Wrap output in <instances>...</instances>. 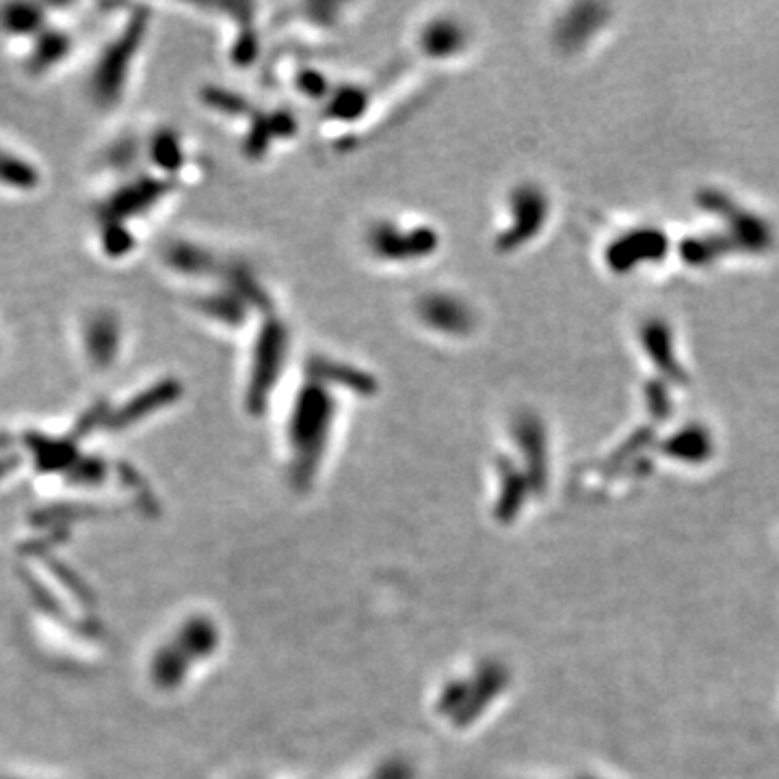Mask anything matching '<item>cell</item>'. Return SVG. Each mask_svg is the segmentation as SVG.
I'll return each mask as SVG.
<instances>
[{
	"label": "cell",
	"instance_id": "cell-1",
	"mask_svg": "<svg viewBox=\"0 0 779 779\" xmlns=\"http://www.w3.org/2000/svg\"><path fill=\"white\" fill-rule=\"evenodd\" d=\"M145 22V15H135L126 31L100 57L91 76V91L102 107H111L124 91L135 51L142 46Z\"/></svg>",
	"mask_w": 779,
	"mask_h": 779
},
{
	"label": "cell",
	"instance_id": "cell-2",
	"mask_svg": "<svg viewBox=\"0 0 779 779\" xmlns=\"http://www.w3.org/2000/svg\"><path fill=\"white\" fill-rule=\"evenodd\" d=\"M399 221H377L368 230V247L375 258L383 263H410L408 258H421L435 252L437 236L429 225L405 227Z\"/></svg>",
	"mask_w": 779,
	"mask_h": 779
},
{
	"label": "cell",
	"instance_id": "cell-3",
	"mask_svg": "<svg viewBox=\"0 0 779 779\" xmlns=\"http://www.w3.org/2000/svg\"><path fill=\"white\" fill-rule=\"evenodd\" d=\"M700 202L706 211L721 216L727 223V227H730L727 241L732 243L734 249L760 254L774 245L771 227L760 216L747 213L745 209H738L736 204H732V200H727L725 196H721L716 191H706L700 196Z\"/></svg>",
	"mask_w": 779,
	"mask_h": 779
},
{
	"label": "cell",
	"instance_id": "cell-4",
	"mask_svg": "<svg viewBox=\"0 0 779 779\" xmlns=\"http://www.w3.org/2000/svg\"><path fill=\"white\" fill-rule=\"evenodd\" d=\"M509 211H511V225L507 232L498 234L497 243L500 249L509 252L526 241H531L535 234L542 232L546 219H548V198L539 187L524 185L518 187L509 200Z\"/></svg>",
	"mask_w": 779,
	"mask_h": 779
},
{
	"label": "cell",
	"instance_id": "cell-5",
	"mask_svg": "<svg viewBox=\"0 0 779 779\" xmlns=\"http://www.w3.org/2000/svg\"><path fill=\"white\" fill-rule=\"evenodd\" d=\"M416 312L425 327L448 338H466L477 327L475 310L450 292H429L419 301Z\"/></svg>",
	"mask_w": 779,
	"mask_h": 779
},
{
	"label": "cell",
	"instance_id": "cell-6",
	"mask_svg": "<svg viewBox=\"0 0 779 779\" xmlns=\"http://www.w3.org/2000/svg\"><path fill=\"white\" fill-rule=\"evenodd\" d=\"M669 241L663 230L637 227L620 234L604 252V260L617 274H628L638 265L658 263L667 254Z\"/></svg>",
	"mask_w": 779,
	"mask_h": 779
},
{
	"label": "cell",
	"instance_id": "cell-7",
	"mask_svg": "<svg viewBox=\"0 0 779 779\" xmlns=\"http://www.w3.org/2000/svg\"><path fill=\"white\" fill-rule=\"evenodd\" d=\"M641 343H643V349H645L647 357L663 372V377H667L676 383H685L687 375L676 357L674 336H671V330L665 321H660V319L647 321L641 327Z\"/></svg>",
	"mask_w": 779,
	"mask_h": 779
},
{
	"label": "cell",
	"instance_id": "cell-8",
	"mask_svg": "<svg viewBox=\"0 0 779 779\" xmlns=\"http://www.w3.org/2000/svg\"><path fill=\"white\" fill-rule=\"evenodd\" d=\"M85 347L91 361L107 368L120 352V323L111 312L93 314L85 325Z\"/></svg>",
	"mask_w": 779,
	"mask_h": 779
},
{
	"label": "cell",
	"instance_id": "cell-9",
	"mask_svg": "<svg viewBox=\"0 0 779 779\" xmlns=\"http://www.w3.org/2000/svg\"><path fill=\"white\" fill-rule=\"evenodd\" d=\"M606 22V9L602 4H578L569 9L557 29V42L566 51H576L589 42V37Z\"/></svg>",
	"mask_w": 779,
	"mask_h": 779
},
{
	"label": "cell",
	"instance_id": "cell-10",
	"mask_svg": "<svg viewBox=\"0 0 779 779\" xmlns=\"http://www.w3.org/2000/svg\"><path fill=\"white\" fill-rule=\"evenodd\" d=\"M466 46V35L461 26L453 20H431L423 29L421 48L431 59H448L461 53Z\"/></svg>",
	"mask_w": 779,
	"mask_h": 779
},
{
	"label": "cell",
	"instance_id": "cell-11",
	"mask_svg": "<svg viewBox=\"0 0 779 779\" xmlns=\"http://www.w3.org/2000/svg\"><path fill=\"white\" fill-rule=\"evenodd\" d=\"M163 191L165 187L160 182H137L111 198L107 216H113V223H120V219L124 216L142 213L145 207H149L163 196Z\"/></svg>",
	"mask_w": 779,
	"mask_h": 779
},
{
	"label": "cell",
	"instance_id": "cell-12",
	"mask_svg": "<svg viewBox=\"0 0 779 779\" xmlns=\"http://www.w3.org/2000/svg\"><path fill=\"white\" fill-rule=\"evenodd\" d=\"M730 252H734L732 243L727 241V236H719V234L691 236V238H685L680 245V256L691 267H704Z\"/></svg>",
	"mask_w": 779,
	"mask_h": 779
},
{
	"label": "cell",
	"instance_id": "cell-13",
	"mask_svg": "<svg viewBox=\"0 0 779 779\" xmlns=\"http://www.w3.org/2000/svg\"><path fill=\"white\" fill-rule=\"evenodd\" d=\"M37 180V169H33L31 163L18 158L11 152L0 149V185L13 189H33Z\"/></svg>",
	"mask_w": 779,
	"mask_h": 779
},
{
	"label": "cell",
	"instance_id": "cell-14",
	"mask_svg": "<svg viewBox=\"0 0 779 779\" xmlns=\"http://www.w3.org/2000/svg\"><path fill=\"white\" fill-rule=\"evenodd\" d=\"M70 51V37L66 33H46L40 40V46L33 55L31 68L35 70H44L57 62H62Z\"/></svg>",
	"mask_w": 779,
	"mask_h": 779
},
{
	"label": "cell",
	"instance_id": "cell-15",
	"mask_svg": "<svg viewBox=\"0 0 779 779\" xmlns=\"http://www.w3.org/2000/svg\"><path fill=\"white\" fill-rule=\"evenodd\" d=\"M2 24L13 33H31L42 24V11L33 4H11L2 15Z\"/></svg>",
	"mask_w": 779,
	"mask_h": 779
},
{
	"label": "cell",
	"instance_id": "cell-16",
	"mask_svg": "<svg viewBox=\"0 0 779 779\" xmlns=\"http://www.w3.org/2000/svg\"><path fill=\"white\" fill-rule=\"evenodd\" d=\"M671 453L678 457H689V459H698L700 455L706 453L709 448V435L706 431L698 429V426H689L685 431H680L671 444H669Z\"/></svg>",
	"mask_w": 779,
	"mask_h": 779
},
{
	"label": "cell",
	"instance_id": "cell-17",
	"mask_svg": "<svg viewBox=\"0 0 779 779\" xmlns=\"http://www.w3.org/2000/svg\"><path fill=\"white\" fill-rule=\"evenodd\" d=\"M171 394H174V388H171L169 383H163V386H158V388H152V390H147L142 397H137V401L129 403L126 410L120 412V419H118V421H120V423L135 421V419L142 416L143 412H147V410H152V408H158V405H163L165 401H169Z\"/></svg>",
	"mask_w": 779,
	"mask_h": 779
}]
</instances>
